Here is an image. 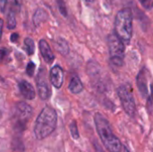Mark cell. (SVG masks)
Here are the masks:
<instances>
[{"label": "cell", "mask_w": 153, "mask_h": 152, "mask_svg": "<svg viewBox=\"0 0 153 152\" xmlns=\"http://www.w3.org/2000/svg\"><path fill=\"white\" fill-rule=\"evenodd\" d=\"M94 123L96 130L106 149L109 152L121 151L122 143L120 140L113 133L111 125L108 119L100 113H97L94 116Z\"/></svg>", "instance_id": "obj_1"}, {"label": "cell", "mask_w": 153, "mask_h": 152, "mask_svg": "<svg viewBox=\"0 0 153 152\" xmlns=\"http://www.w3.org/2000/svg\"><path fill=\"white\" fill-rule=\"evenodd\" d=\"M57 124V114L50 107H45L35 122L34 134L36 139L43 140L49 136L56 129Z\"/></svg>", "instance_id": "obj_2"}, {"label": "cell", "mask_w": 153, "mask_h": 152, "mask_svg": "<svg viewBox=\"0 0 153 152\" xmlns=\"http://www.w3.org/2000/svg\"><path fill=\"white\" fill-rule=\"evenodd\" d=\"M116 35L124 42L129 43L133 36V13L130 8L117 12L115 19Z\"/></svg>", "instance_id": "obj_3"}, {"label": "cell", "mask_w": 153, "mask_h": 152, "mask_svg": "<svg viewBox=\"0 0 153 152\" xmlns=\"http://www.w3.org/2000/svg\"><path fill=\"white\" fill-rule=\"evenodd\" d=\"M111 63L116 66H122L125 58V43L116 35L110 34L108 38Z\"/></svg>", "instance_id": "obj_4"}, {"label": "cell", "mask_w": 153, "mask_h": 152, "mask_svg": "<svg viewBox=\"0 0 153 152\" xmlns=\"http://www.w3.org/2000/svg\"><path fill=\"white\" fill-rule=\"evenodd\" d=\"M117 95L126 113L134 117L136 113V105L133 94V89L129 84H123L117 89Z\"/></svg>", "instance_id": "obj_5"}, {"label": "cell", "mask_w": 153, "mask_h": 152, "mask_svg": "<svg viewBox=\"0 0 153 152\" xmlns=\"http://www.w3.org/2000/svg\"><path fill=\"white\" fill-rule=\"evenodd\" d=\"M32 109L30 105L25 102H19L15 107L14 111V120L17 131L22 132L31 117Z\"/></svg>", "instance_id": "obj_6"}, {"label": "cell", "mask_w": 153, "mask_h": 152, "mask_svg": "<svg viewBox=\"0 0 153 152\" xmlns=\"http://www.w3.org/2000/svg\"><path fill=\"white\" fill-rule=\"evenodd\" d=\"M37 88L39 96L41 99L47 100L51 96V89L48 82L47 71L45 69H40L37 77Z\"/></svg>", "instance_id": "obj_7"}, {"label": "cell", "mask_w": 153, "mask_h": 152, "mask_svg": "<svg viewBox=\"0 0 153 152\" xmlns=\"http://www.w3.org/2000/svg\"><path fill=\"white\" fill-rule=\"evenodd\" d=\"M49 78H50V82L52 83V85L56 89H60L64 82L63 69L59 65L53 66L52 69L50 70Z\"/></svg>", "instance_id": "obj_8"}, {"label": "cell", "mask_w": 153, "mask_h": 152, "mask_svg": "<svg viewBox=\"0 0 153 152\" xmlns=\"http://www.w3.org/2000/svg\"><path fill=\"white\" fill-rule=\"evenodd\" d=\"M39 50H40V53L45 60L46 63L48 64H52L54 59H55V56L48 45V43L44 40V39H41L39 43Z\"/></svg>", "instance_id": "obj_9"}, {"label": "cell", "mask_w": 153, "mask_h": 152, "mask_svg": "<svg viewBox=\"0 0 153 152\" xmlns=\"http://www.w3.org/2000/svg\"><path fill=\"white\" fill-rule=\"evenodd\" d=\"M19 89H20L22 95L26 99L31 100L36 96V92H35L34 88L32 87V85L30 82H28L26 81H22L19 83Z\"/></svg>", "instance_id": "obj_10"}, {"label": "cell", "mask_w": 153, "mask_h": 152, "mask_svg": "<svg viewBox=\"0 0 153 152\" xmlns=\"http://www.w3.org/2000/svg\"><path fill=\"white\" fill-rule=\"evenodd\" d=\"M146 70L143 69L138 76H137V86L138 89L140 90V92L142 93V95L143 97H145L148 93V90H147V77H146Z\"/></svg>", "instance_id": "obj_11"}, {"label": "cell", "mask_w": 153, "mask_h": 152, "mask_svg": "<svg viewBox=\"0 0 153 152\" xmlns=\"http://www.w3.org/2000/svg\"><path fill=\"white\" fill-rule=\"evenodd\" d=\"M69 90L73 94H79L83 90V85L78 76H74L69 84Z\"/></svg>", "instance_id": "obj_12"}, {"label": "cell", "mask_w": 153, "mask_h": 152, "mask_svg": "<svg viewBox=\"0 0 153 152\" xmlns=\"http://www.w3.org/2000/svg\"><path fill=\"white\" fill-rule=\"evenodd\" d=\"M56 47L57 51L60 54H62L63 56H66L69 53V46H68V43H67V41L65 39H63L61 37L57 39L56 43Z\"/></svg>", "instance_id": "obj_13"}, {"label": "cell", "mask_w": 153, "mask_h": 152, "mask_svg": "<svg viewBox=\"0 0 153 152\" xmlns=\"http://www.w3.org/2000/svg\"><path fill=\"white\" fill-rule=\"evenodd\" d=\"M47 18V13L45 12V10H43L42 8H39L37 9L36 13L33 15V22L34 25L36 27H38L41 22H43Z\"/></svg>", "instance_id": "obj_14"}, {"label": "cell", "mask_w": 153, "mask_h": 152, "mask_svg": "<svg viewBox=\"0 0 153 152\" xmlns=\"http://www.w3.org/2000/svg\"><path fill=\"white\" fill-rule=\"evenodd\" d=\"M24 46H25V49L28 53V55L31 56L34 54V51H35V44H34V41L32 39L30 38H26L24 39Z\"/></svg>", "instance_id": "obj_15"}, {"label": "cell", "mask_w": 153, "mask_h": 152, "mask_svg": "<svg viewBox=\"0 0 153 152\" xmlns=\"http://www.w3.org/2000/svg\"><path fill=\"white\" fill-rule=\"evenodd\" d=\"M16 26V17H15V12L9 11L7 14V27L9 29H14Z\"/></svg>", "instance_id": "obj_16"}, {"label": "cell", "mask_w": 153, "mask_h": 152, "mask_svg": "<svg viewBox=\"0 0 153 152\" xmlns=\"http://www.w3.org/2000/svg\"><path fill=\"white\" fill-rule=\"evenodd\" d=\"M70 131H71V133H72V137L75 140L79 139L80 135H79V132H78V127H77V125H76V122L75 121H73L70 125Z\"/></svg>", "instance_id": "obj_17"}, {"label": "cell", "mask_w": 153, "mask_h": 152, "mask_svg": "<svg viewBox=\"0 0 153 152\" xmlns=\"http://www.w3.org/2000/svg\"><path fill=\"white\" fill-rule=\"evenodd\" d=\"M57 4H58V8L60 13H62L63 16L66 17L67 16V9L65 7V4L63 0H57Z\"/></svg>", "instance_id": "obj_18"}, {"label": "cell", "mask_w": 153, "mask_h": 152, "mask_svg": "<svg viewBox=\"0 0 153 152\" xmlns=\"http://www.w3.org/2000/svg\"><path fill=\"white\" fill-rule=\"evenodd\" d=\"M8 56H9V51L6 48H1L0 49V64L7 60Z\"/></svg>", "instance_id": "obj_19"}, {"label": "cell", "mask_w": 153, "mask_h": 152, "mask_svg": "<svg viewBox=\"0 0 153 152\" xmlns=\"http://www.w3.org/2000/svg\"><path fill=\"white\" fill-rule=\"evenodd\" d=\"M35 68H36V65L33 62H30L27 65V68H26V72L28 73L29 76H32L34 72H35Z\"/></svg>", "instance_id": "obj_20"}, {"label": "cell", "mask_w": 153, "mask_h": 152, "mask_svg": "<svg viewBox=\"0 0 153 152\" xmlns=\"http://www.w3.org/2000/svg\"><path fill=\"white\" fill-rule=\"evenodd\" d=\"M139 1L142 4V5L148 10H150L152 6V0H139Z\"/></svg>", "instance_id": "obj_21"}, {"label": "cell", "mask_w": 153, "mask_h": 152, "mask_svg": "<svg viewBox=\"0 0 153 152\" xmlns=\"http://www.w3.org/2000/svg\"><path fill=\"white\" fill-rule=\"evenodd\" d=\"M18 38H19V35L17 33H13L11 35V37H10V39H11L12 42H16L17 39H18Z\"/></svg>", "instance_id": "obj_22"}, {"label": "cell", "mask_w": 153, "mask_h": 152, "mask_svg": "<svg viewBox=\"0 0 153 152\" xmlns=\"http://www.w3.org/2000/svg\"><path fill=\"white\" fill-rule=\"evenodd\" d=\"M3 26H4V22L2 19H0V40H1L2 33H3Z\"/></svg>", "instance_id": "obj_23"}, {"label": "cell", "mask_w": 153, "mask_h": 152, "mask_svg": "<svg viewBox=\"0 0 153 152\" xmlns=\"http://www.w3.org/2000/svg\"><path fill=\"white\" fill-rule=\"evenodd\" d=\"M85 2H87V3H92L94 0H84Z\"/></svg>", "instance_id": "obj_24"}, {"label": "cell", "mask_w": 153, "mask_h": 152, "mask_svg": "<svg viewBox=\"0 0 153 152\" xmlns=\"http://www.w3.org/2000/svg\"><path fill=\"white\" fill-rule=\"evenodd\" d=\"M125 152H129L128 151V150H127L126 148H125Z\"/></svg>", "instance_id": "obj_25"}]
</instances>
